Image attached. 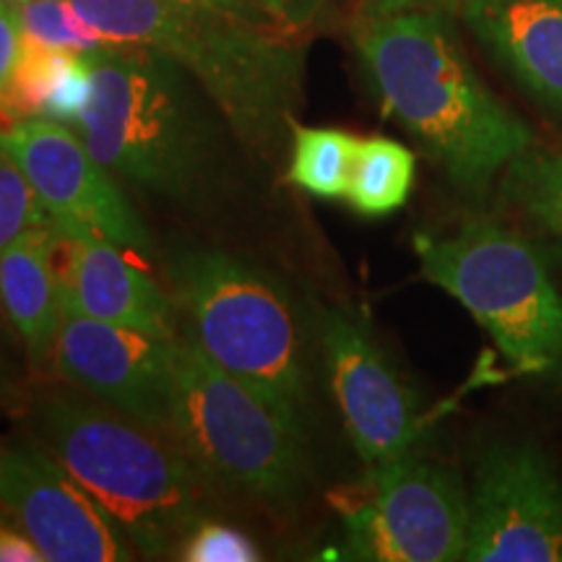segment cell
Instances as JSON below:
<instances>
[{
    "instance_id": "cell-1",
    "label": "cell",
    "mask_w": 562,
    "mask_h": 562,
    "mask_svg": "<svg viewBox=\"0 0 562 562\" xmlns=\"http://www.w3.org/2000/svg\"><path fill=\"white\" fill-rule=\"evenodd\" d=\"M357 53L393 117L461 193L482 199L533 133L487 89L440 5L368 13Z\"/></svg>"
},
{
    "instance_id": "cell-2",
    "label": "cell",
    "mask_w": 562,
    "mask_h": 562,
    "mask_svg": "<svg viewBox=\"0 0 562 562\" xmlns=\"http://www.w3.org/2000/svg\"><path fill=\"white\" fill-rule=\"evenodd\" d=\"M32 432L140 558L178 554L193 526L214 516V487L159 427L53 393L34 404Z\"/></svg>"
},
{
    "instance_id": "cell-3",
    "label": "cell",
    "mask_w": 562,
    "mask_h": 562,
    "mask_svg": "<svg viewBox=\"0 0 562 562\" xmlns=\"http://www.w3.org/2000/svg\"><path fill=\"white\" fill-rule=\"evenodd\" d=\"M87 60L91 94L74 128L94 159L146 199H201L220 175L224 117L209 115L199 83L146 47L110 42Z\"/></svg>"
},
{
    "instance_id": "cell-4",
    "label": "cell",
    "mask_w": 562,
    "mask_h": 562,
    "mask_svg": "<svg viewBox=\"0 0 562 562\" xmlns=\"http://www.w3.org/2000/svg\"><path fill=\"white\" fill-rule=\"evenodd\" d=\"M112 45L146 47L178 63L224 125L252 149L279 140L302 100V37L188 11L172 0H70Z\"/></svg>"
},
{
    "instance_id": "cell-5",
    "label": "cell",
    "mask_w": 562,
    "mask_h": 562,
    "mask_svg": "<svg viewBox=\"0 0 562 562\" xmlns=\"http://www.w3.org/2000/svg\"><path fill=\"white\" fill-rule=\"evenodd\" d=\"M165 432L214 490L290 510L311 487L305 425L211 362L188 336L175 341Z\"/></svg>"
},
{
    "instance_id": "cell-6",
    "label": "cell",
    "mask_w": 562,
    "mask_h": 562,
    "mask_svg": "<svg viewBox=\"0 0 562 562\" xmlns=\"http://www.w3.org/2000/svg\"><path fill=\"white\" fill-rule=\"evenodd\" d=\"M172 302L188 339L211 362L305 425L307 370L297 315L284 290L220 250L182 252L170 266Z\"/></svg>"
},
{
    "instance_id": "cell-7",
    "label": "cell",
    "mask_w": 562,
    "mask_h": 562,
    "mask_svg": "<svg viewBox=\"0 0 562 562\" xmlns=\"http://www.w3.org/2000/svg\"><path fill=\"white\" fill-rule=\"evenodd\" d=\"M414 248L425 279L474 315L513 368L562 375V294L524 237L474 216L451 235H417Z\"/></svg>"
},
{
    "instance_id": "cell-8",
    "label": "cell",
    "mask_w": 562,
    "mask_h": 562,
    "mask_svg": "<svg viewBox=\"0 0 562 562\" xmlns=\"http://www.w3.org/2000/svg\"><path fill=\"white\" fill-rule=\"evenodd\" d=\"M344 513L347 552L372 562L463 560L469 490L446 463L409 451L368 469V480Z\"/></svg>"
},
{
    "instance_id": "cell-9",
    "label": "cell",
    "mask_w": 562,
    "mask_h": 562,
    "mask_svg": "<svg viewBox=\"0 0 562 562\" xmlns=\"http://www.w3.org/2000/svg\"><path fill=\"white\" fill-rule=\"evenodd\" d=\"M0 146L19 161L60 235L100 237L136 252L151 248L149 229L123 186L94 159L74 125L30 117L0 131Z\"/></svg>"
},
{
    "instance_id": "cell-10",
    "label": "cell",
    "mask_w": 562,
    "mask_h": 562,
    "mask_svg": "<svg viewBox=\"0 0 562 562\" xmlns=\"http://www.w3.org/2000/svg\"><path fill=\"white\" fill-rule=\"evenodd\" d=\"M463 560L562 562V482L529 442H497L469 492Z\"/></svg>"
},
{
    "instance_id": "cell-11",
    "label": "cell",
    "mask_w": 562,
    "mask_h": 562,
    "mask_svg": "<svg viewBox=\"0 0 562 562\" xmlns=\"http://www.w3.org/2000/svg\"><path fill=\"white\" fill-rule=\"evenodd\" d=\"M175 341L91 318L63 302L53 364L76 391L165 430L172 398Z\"/></svg>"
},
{
    "instance_id": "cell-12",
    "label": "cell",
    "mask_w": 562,
    "mask_h": 562,
    "mask_svg": "<svg viewBox=\"0 0 562 562\" xmlns=\"http://www.w3.org/2000/svg\"><path fill=\"white\" fill-rule=\"evenodd\" d=\"M328 381L351 446L368 469L417 451L425 430L409 385L360 321L328 313L321 326Z\"/></svg>"
},
{
    "instance_id": "cell-13",
    "label": "cell",
    "mask_w": 562,
    "mask_h": 562,
    "mask_svg": "<svg viewBox=\"0 0 562 562\" xmlns=\"http://www.w3.org/2000/svg\"><path fill=\"white\" fill-rule=\"evenodd\" d=\"M0 508L47 562H128L133 547L115 531L40 442L0 446Z\"/></svg>"
},
{
    "instance_id": "cell-14",
    "label": "cell",
    "mask_w": 562,
    "mask_h": 562,
    "mask_svg": "<svg viewBox=\"0 0 562 562\" xmlns=\"http://www.w3.org/2000/svg\"><path fill=\"white\" fill-rule=\"evenodd\" d=\"M53 263L60 300L91 318L178 339L172 297L140 266L128 261L121 245L100 237H68L55 229Z\"/></svg>"
},
{
    "instance_id": "cell-15",
    "label": "cell",
    "mask_w": 562,
    "mask_h": 562,
    "mask_svg": "<svg viewBox=\"0 0 562 562\" xmlns=\"http://www.w3.org/2000/svg\"><path fill=\"white\" fill-rule=\"evenodd\" d=\"M490 58L562 123V0H456Z\"/></svg>"
},
{
    "instance_id": "cell-16",
    "label": "cell",
    "mask_w": 562,
    "mask_h": 562,
    "mask_svg": "<svg viewBox=\"0 0 562 562\" xmlns=\"http://www.w3.org/2000/svg\"><path fill=\"white\" fill-rule=\"evenodd\" d=\"M55 229H32L0 256V311L24 339L34 364L53 360L60 331V281L53 263Z\"/></svg>"
},
{
    "instance_id": "cell-17",
    "label": "cell",
    "mask_w": 562,
    "mask_h": 562,
    "mask_svg": "<svg viewBox=\"0 0 562 562\" xmlns=\"http://www.w3.org/2000/svg\"><path fill=\"white\" fill-rule=\"evenodd\" d=\"M91 94L87 55L40 45L24 37L5 108L16 121L47 117L76 125Z\"/></svg>"
},
{
    "instance_id": "cell-18",
    "label": "cell",
    "mask_w": 562,
    "mask_h": 562,
    "mask_svg": "<svg viewBox=\"0 0 562 562\" xmlns=\"http://www.w3.org/2000/svg\"><path fill=\"white\" fill-rule=\"evenodd\" d=\"M417 157L398 140L360 138L351 167L347 201L362 216H389L402 209L414 188Z\"/></svg>"
},
{
    "instance_id": "cell-19",
    "label": "cell",
    "mask_w": 562,
    "mask_h": 562,
    "mask_svg": "<svg viewBox=\"0 0 562 562\" xmlns=\"http://www.w3.org/2000/svg\"><path fill=\"white\" fill-rule=\"evenodd\" d=\"M503 201L562 243V146H537L518 154L501 175Z\"/></svg>"
},
{
    "instance_id": "cell-20",
    "label": "cell",
    "mask_w": 562,
    "mask_h": 562,
    "mask_svg": "<svg viewBox=\"0 0 562 562\" xmlns=\"http://www.w3.org/2000/svg\"><path fill=\"white\" fill-rule=\"evenodd\" d=\"M360 138L339 128L294 125L292 165L286 178L315 199H347Z\"/></svg>"
},
{
    "instance_id": "cell-21",
    "label": "cell",
    "mask_w": 562,
    "mask_h": 562,
    "mask_svg": "<svg viewBox=\"0 0 562 562\" xmlns=\"http://www.w3.org/2000/svg\"><path fill=\"white\" fill-rule=\"evenodd\" d=\"M19 19L26 40L58 50L91 55L110 45L79 16L70 0H26L24 5H19Z\"/></svg>"
},
{
    "instance_id": "cell-22",
    "label": "cell",
    "mask_w": 562,
    "mask_h": 562,
    "mask_svg": "<svg viewBox=\"0 0 562 562\" xmlns=\"http://www.w3.org/2000/svg\"><path fill=\"white\" fill-rule=\"evenodd\" d=\"M50 216L34 193L30 178L19 161L0 146V256L30 235L32 229L47 227Z\"/></svg>"
},
{
    "instance_id": "cell-23",
    "label": "cell",
    "mask_w": 562,
    "mask_h": 562,
    "mask_svg": "<svg viewBox=\"0 0 562 562\" xmlns=\"http://www.w3.org/2000/svg\"><path fill=\"white\" fill-rule=\"evenodd\" d=\"M175 558L186 562H256L261 560V550L245 531L209 516L182 539Z\"/></svg>"
},
{
    "instance_id": "cell-24",
    "label": "cell",
    "mask_w": 562,
    "mask_h": 562,
    "mask_svg": "<svg viewBox=\"0 0 562 562\" xmlns=\"http://www.w3.org/2000/svg\"><path fill=\"white\" fill-rule=\"evenodd\" d=\"M21 47H24V32H21L19 9L0 0V131H9L19 123L5 108V94H9Z\"/></svg>"
},
{
    "instance_id": "cell-25",
    "label": "cell",
    "mask_w": 562,
    "mask_h": 562,
    "mask_svg": "<svg viewBox=\"0 0 562 562\" xmlns=\"http://www.w3.org/2000/svg\"><path fill=\"white\" fill-rule=\"evenodd\" d=\"M250 3L261 9L279 30L292 34V37H302L318 24L328 0H250Z\"/></svg>"
},
{
    "instance_id": "cell-26",
    "label": "cell",
    "mask_w": 562,
    "mask_h": 562,
    "mask_svg": "<svg viewBox=\"0 0 562 562\" xmlns=\"http://www.w3.org/2000/svg\"><path fill=\"white\" fill-rule=\"evenodd\" d=\"M172 3H178L188 11L214 13V16H222V19H229V21H240V24L258 26V30L284 32V30H279V26L273 24V21L266 16L261 9H256L250 0H172Z\"/></svg>"
},
{
    "instance_id": "cell-27",
    "label": "cell",
    "mask_w": 562,
    "mask_h": 562,
    "mask_svg": "<svg viewBox=\"0 0 562 562\" xmlns=\"http://www.w3.org/2000/svg\"><path fill=\"white\" fill-rule=\"evenodd\" d=\"M0 562H47L40 547L21 529L0 526Z\"/></svg>"
},
{
    "instance_id": "cell-28",
    "label": "cell",
    "mask_w": 562,
    "mask_h": 562,
    "mask_svg": "<svg viewBox=\"0 0 562 562\" xmlns=\"http://www.w3.org/2000/svg\"><path fill=\"white\" fill-rule=\"evenodd\" d=\"M368 13H391L404 9H417V5H440V9H451L456 0H364Z\"/></svg>"
},
{
    "instance_id": "cell-29",
    "label": "cell",
    "mask_w": 562,
    "mask_h": 562,
    "mask_svg": "<svg viewBox=\"0 0 562 562\" xmlns=\"http://www.w3.org/2000/svg\"><path fill=\"white\" fill-rule=\"evenodd\" d=\"M5 3H11V5H16V9H19V5H24V3H26V0H5Z\"/></svg>"
}]
</instances>
